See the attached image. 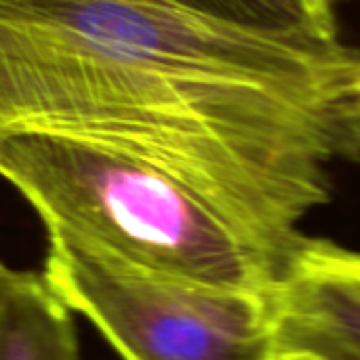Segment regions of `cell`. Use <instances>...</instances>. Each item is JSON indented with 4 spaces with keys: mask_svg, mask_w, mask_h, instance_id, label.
Returning <instances> with one entry per match:
<instances>
[{
    "mask_svg": "<svg viewBox=\"0 0 360 360\" xmlns=\"http://www.w3.org/2000/svg\"><path fill=\"white\" fill-rule=\"evenodd\" d=\"M217 21L266 36L335 42L333 4L327 0H169Z\"/></svg>",
    "mask_w": 360,
    "mask_h": 360,
    "instance_id": "cell-6",
    "label": "cell"
},
{
    "mask_svg": "<svg viewBox=\"0 0 360 360\" xmlns=\"http://www.w3.org/2000/svg\"><path fill=\"white\" fill-rule=\"evenodd\" d=\"M278 352L360 360V253L306 236L272 285Z\"/></svg>",
    "mask_w": 360,
    "mask_h": 360,
    "instance_id": "cell-4",
    "label": "cell"
},
{
    "mask_svg": "<svg viewBox=\"0 0 360 360\" xmlns=\"http://www.w3.org/2000/svg\"><path fill=\"white\" fill-rule=\"evenodd\" d=\"M0 177L38 213L49 238L137 270L230 289H272L251 243L173 175L91 143L0 137Z\"/></svg>",
    "mask_w": 360,
    "mask_h": 360,
    "instance_id": "cell-2",
    "label": "cell"
},
{
    "mask_svg": "<svg viewBox=\"0 0 360 360\" xmlns=\"http://www.w3.org/2000/svg\"><path fill=\"white\" fill-rule=\"evenodd\" d=\"M346 95L350 97L356 114L360 118V59L352 65L350 74H348V80H346Z\"/></svg>",
    "mask_w": 360,
    "mask_h": 360,
    "instance_id": "cell-7",
    "label": "cell"
},
{
    "mask_svg": "<svg viewBox=\"0 0 360 360\" xmlns=\"http://www.w3.org/2000/svg\"><path fill=\"white\" fill-rule=\"evenodd\" d=\"M329 4H335V2H342V0H327Z\"/></svg>",
    "mask_w": 360,
    "mask_h": 360,
    "instance_id": "cell-9",
    "label": "cell"
},
{
    "mask_svg": "<svg viewBox=\"0 0 360 360\" xmlns=\"http://www.w3.org/2000/svg\"><path fill=\"white\" fill-rule=\"evenodd\" d=\"M21 133L143 160L234 221L300 200L333 162L360 158L352 103L156 70L101 0L0 4V137Z\"/></svg>",
    "mask_w": 360,
    "mask_h": 360,
    "instance_id": "cell-1",
    "label": "cell"
},
{
    "mask_svg": "<svg viewBox=\"0 0 360 360\" xmlns=\"http://www.w3.org/2000/svg\"><path fill=\"white\" fill-rule=\"evenodd\" d=\"M42 274L122 360H274L272 289L179 281L49 238Z\"/></svg>",
    "mask_w": 360,
    "mask_h": 360,
    "instance_id": "cell-3",
    "label": "cell"
},
{
    "mask_svg": "<svg viewBox=\"0 0 360 360\" xmlns=\"http://www.w3.org/2000/svg\"><path fill=\"white\" fill-rule=\"evenodd\" d=\"M72 314L42 272L0 264V360H80Z\"/></svg>",
    "mask_w": 360,
    "mask_h": 360,
    "instance_id": "cell-5",
    "label": "cell"
},
{
    "mask_svg": "<svg viewBox=\"0 0 360 360\" xmlns=\"http://www.w3.org/2000/svg\"><path fill=\"white\" fill-rule=\"evenodd\" d=\"M274 360H316L306 354H297V352H276Z\"/></svg>",
    "mask_w": 360,
    "mask_h": 360,
    "instance_id": "cell-8",
    "label": "cell"
}]
</instances>
